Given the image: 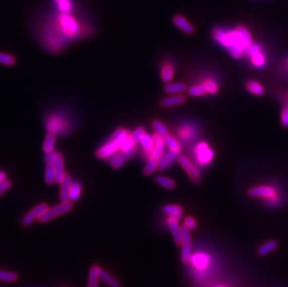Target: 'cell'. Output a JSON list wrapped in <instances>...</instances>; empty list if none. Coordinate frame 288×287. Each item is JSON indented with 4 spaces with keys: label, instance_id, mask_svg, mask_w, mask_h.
<instances>
[{
    "label": "cell",
    "instance_id": "cell-1",
    "mask_svg": "<svg viewBox=\"0 0 288 287\" xmlns=\"http://www.w3.org/2000/svg\"><path fill=\"white\" fill-rule=\"evenodd\" d=\"M213 36L218 43L226 47L234 59L243 57L246 49L253 43V39L249 30L245 26H239L235 29L225 30L216 28Z\"/></svg>",
    "mask_w": 288,
    "mask_h": 287
},
{
    "label": "cell",
    "instance_id": "cell-2",
    "mask_svg": "<svg viewBox=\"0 0 288 287\" xmlns=\"http://www.w3.org/2000/svg\"><path fill=\"white\" fill-rule=\"evenodd\" d=\"M131 136V133L126 129L119 128L105 145H103L95 152V156L98 159H108L110 156L117 153L121 149L122 143Z\"/></svg>",
    "mask_w": 288,
    "mask_h": 287
},
{
    "label": "cell",
    "instance_id": "cell-3",
    "mask_svg": "<svg viewBox=\"0 0 288 287\" xmlns=\"http://www.w3.org/2000/svg\"><path fill=\"white\" fill-rule=\"evenodd\" d=\"M72 209H73V204L70 201L66 203H61L60 205H55L46 211L45 213L39 217V221L41 223H46L62 215L69 213Z\"/></svg>",
    "mask_w": 288,
    "mask_h": 287
},
{
    "label": "cell",
    "instance_id": "cell-4",
    "mask_svg": "<svg viewBox=\"0 0 288 287\" xmlns=\"http://www.w3.org/2000/svg\"><path fill=\"white\" fill-rule=\"evenodd\" d=\"M182 243H181V260L183 263L189 262L192 255L191 235L189 230L183 225L181 226Z\"/></svg>",
    "mask_w": 288,
    "mask_h": 287
},
{
    "label": "cell",
    "instance_id": "cell-5",
    "mask_svg": "<svg viewBox=\"0 0 288 287\" xmlns=\"http://www.w3.org/2000/svg\"><path fill=\"white\" fill-rule=\"evenodd\" d=\"M195 155L200 164L206 165L213 160L215 153L206 142H202L198 144L195 148Z\"/></svg>",
    "mask_w": 288,
    "mask_h": 287
},
{
    "label": "cell",
    "instance_id": "cell-6",
    "mask_svg": "<svg viewBox=\"0 0 288 287\" xmlns=\"http://www.w3.org/2000/svg\"><path fill=\"white\" fill-rule=\"evenodd\" d=\"M177 160L179 162L181 167L186 171L188 177L190 178L193 183H199L201 180V172L199 171L198 167L194 165L191 162V160H189L188 158H186V156L180 155L177 157Z\"/></svg>",
    "mask_w": 288,
    "mask_h": 287
},
{
    "label": "cell",
    "instance_id": "cell-7",
    "mask_svg": "<svg viewBox=\"0 0 288 287\" xmlns=\"http://www.w3.org/2000/svg\"><path fill=\"white\" fill-rule=\"evenodd\" d=\"M49 209V206L45 203L35 206L31 210L26 214L25 217L22 218L21 224L23 227H29L32 225L37 219L39 220V217H41L46 211Z\"/></svg>",
    "mask_w": 288,
    "mask_h": 287
},
{
    "label": "cell",
    "instance_id": "cell-8",
    "mask_svg": "<svg viewBox=\"0 0 288 287\" xmlns=\"http://www.w3.org/2000/svg\"><path fill=\"white\" fill-rule=\"evenodd\" d=\"M137 151V147H133L129 150L126 151H121L119 153L114 155L110 160H109V164L113 168V169H120L122 168V166L124 165V163L130 160Z\"/></svg>",
    "mask_w": 288,
    "mask_h": 287
},
{
    "label": "cell",
    "instance_id": "cell-9",
    "mask_svg": "<svg viewBox=\"0 0 288 287\" xmlns=\"http://www.w3.org/2000/svg\"><path fill=\"white\" fill-rule=\"evenodd\" d=\"M275 194V189L269 185L255 186V187H251L248 190V195L253 198H273Z\"/></svg>",
    "mask_w": 288,
    "mask_h": 287
},
{
    "label": "cell",
    "instance_id": "cell-10",
    "mask_svg": "<svg viewBox=\"0 0 288 287\" xmlns=\"http://www.w3.org/2000/svg\"><path fill=\"white\" fill-rule=\"evenodd\" d=\"M178 221H179V218L169 216L168 219H167V224H168V227L173 234L174 242L177 245H181V243H182V231H181V226H180Z\"/></svg>",
    "mask_w": 288,
    "mask_h": 287
},
{
    "label": "cell",
    "instance_id": "cell-11",
    "mask_svg": "<svg viewBox=\"0 0 288 287\" xmlns=\"http://www.w3.org/2000/svg\"><path fill=\"white\" fill-rule=\"evenodd\" d=\"M53 167L55 171V182L61 184L66 174L64 172V160L63 154L57 152L55 160L53 161Z\"/></svg>",
    "mask_w": 288,
    "mask_h": 287
},
{
    "label": "cell",
    "instance_id": "cell-12",
    "mask_svg": "<svg viewBox=\"0 0 288 287\" xmlns=\"http://www.w3.org/2000/svg\"><path fill=\"white\" fill-rule=\"evenodd\" d=\"M186 102V97L183 94H171L166 98H163L160 102V106L161 108L164 109H169V108H173L181 106L184 103Z\"/></svg>",
    "mask_w": 288,
    "mask_h": 287
},
{
    "label": "cell",
    "instance_id": "cell-13",
    "mask_svg": "<svg viewBox=\"0 0 288 287\" xmlns=\"http://www.w3.org/2000/svg\"><path fill=\"white\" fill-rule=\"evenodd\" d=\"M61 26L63 27L64 32L68 35H74L79 30V26L77 22L66 13H64V16L61 18Z\"/></svg>",
    "mask_w": 288,
    "mask_h": 287
},
{
    "label": "cell",
    "instance_id": "cell-14",
    "mask_svg": "<svg viewBox=\"0 0 288 287\" xmlns=\"http://www.w3.org/2000/svg\"><path fill=\"white\" fill-rule=\"evenodd\" d=\"M173 22L174 26L187 35H191L195 31V29H194L191 24L185 17H183L180 14H176L173 16Z\"/></svg>",
    "mask_w": 288,
    "mask_h": 287
},
{
    "label": "cell",
    "instance_id": "cell-15",
    "mask_svg": "<svg viewBox=\"0 0 288 287\" xmlns=\"http://www.w3.org/2000/svg\"><path fill=\"white\" fill-rule=\"evenodd\" d=\"M72 183H73V181H72L70 174L66 173L64 180L61 183V189H60V201H61V203L69 202V192H70Z\"/></svg>",
    "mask_w": 288,
    "mask_h": 287
},
{
    "label": "cell",
    "instance_id": "cell-16",
    "mask_svg": "<svg viewBox=\"0 0 288 287\" xmlns=\"http://www.w3.org/2000/svg\"><path fill=\"white\" fill-rule=\"evenodd\" d=\"M178 154L173 152V151H167L164 152L163 155L160 157V161H159V166H158V170L160 171H163L167 168H169L171 164H173L174 160L177 159Z\"/></svg>",
    "mask_w": 288,
    "mask_h": 287
},
{
    "label": "cell",
    "instance_id": "cell-17",
    "mask_svg": "<svg viewBox=\"0 0 288 287\" xmlns=\"http://www.w3.org/2000/svg\"><path fill=\"white\" fill-rule=\"evenodd\" d=\"M100 269L101 268L96 264L90 267L87 287H98L100 280Z\"/></svg>",
    "mask_w": 288,
    "mask_h": 287
},
{
    "label": "cell",
    "instance_id": "cell-18",
    "mask_svg": "<svg viewBox=\"0 0 288 287\" xmlns=\"http://www.w3.org/2000/svg\"><path fill=\"white\" fill-rule=\"evenodd\" d=\"M187 89L186 84L183 82L167 83L164 90L168 94H179Z\"/></svg>",
    "mask_w": 288,
    "mask_h": 287
},
{
    "label": "cell",
    "instance_id": "cell-19",
    "mask_svg": "<svg viewBox=\"0 0 288 287\" xmlns=\"http://www.w3.org/2000/svg\"><path fill=\"white\" fill-rule=\"evenodd\" d=\"M159 161H160V158H158L154 155H150L148 158V160H147V164L144 167L143 173L145 175H151L158 169Z\"/></svg>",
    "mask_w": 288,
    "mask_h": 287
},
{
    "label": "cell",
    "instance_id": "cell-20",
    "mask_svg": "<svg viewBox=\"0 0 288 287\" xmlns=\"http://www.w3.org/2000/svg\"><path fill=\"white\" fill-rule=\"evenodd\" d=\"M245 89L254 95L262 96L265 93L264 87L256 80H248L245 83Z\"/></svg>",
    "mask_w": 288,
    "mask_h": 287
},
{
    "label": "cell",
    "instance_id": "cell-21",
    "mask_svg": "<svg viewBox=\"0 0 288 287\" xmlns=\"http://www.w3.org/2000/svg\"><path fill=\"white\" fill-rule=\"evenodd\" d=\"M189 261L191 262L192 265L196 266L199 268H205L207 267V264L209 262V257L205 254H196L191 255Z\"/></svg>",
    "mask_w": 288,
    "mask_h": 287
},
{
    "label": "cell",
    "instance_id": "cell-22",
    "mask_svg": "<svg viewBox=\"0 0 288 287\" xmlns=\"http://www.w3.org/2000/svg\"><path fill=\"white\" fill-rule=\"evenodd\" d=\"M162 211L163 213H165L168 216L171 217H175L179 218L182 217L183 215V208L177 205H166L162 207Z\"/></svg>",
    "mask_w": 288,
    "mask_h": 287
},
{
    "label": "cell",
    "instance_id": "cell-23",
    "mask_svg": "<svg viewBox=\"0 0 288 287\" xmlns=\"http://www.w3.org/2000/svg\"><path fill=\"white\" fill-rule=\"evenodd\" d=\"M139 143L141 144L142 147L147 151L148 155H150L153 152L155 145H154L153 137L151 135L145 133L142 135L141 139L139 141Z\"/></svg>",
    "mask_w": 288,
    "mask_h": 287
},
{
    "label": "cell",
    "instance_id": "cell-24",
    "mask_svg": "<svg viewBox=\"0 0 288 287\" xmlns=\"http://www.w3.org/2000/svg\"><path fill=\"white\" fill-rule=\"evenodd\" d=\"M163 138H164L165 144H166L167 147L169 148V150L173 151L175 153H179L180 151H181V145H180L179 142L173 137V135L168 134Z\"/></svg>",
    "mask_w": 288,
    "mask_h": 287
},
{
    "label": "cell",
    "instance_id": "cell-25",
    "mask_svg": "<svg viewBox=\"0 0 288 287\" xmlns=\"http://www.w3.org/2000/svg\"><path fill=\"white\" fill-rule=\"evenodd\" d=\"M155 182L166 189H173L175 187L174 180L164 175H157L155 177Z\"/></svg>",
    "mask_w": 288,
    "mask_h": 287
},
{
    "label": "cell",
    "instance_id": "cell-26",
    "mask_svg": "<svg viewBox=\"0 0 288 287\" xmlns=\"http://www.w3.org/2000/svg\"><path fill=\"white\" fill-rule=\"evenodd\" d=\"M173 74H174V70L173 67L171 64H165L163 65V67L161 68V72H160V77H161V80L164 83H170L173 79Z\"/></svg>",
    "mask_w": 288,
    "mask_h": 287
},
{
    "label": "cell",
    "instance_id": "cell-27",
    "mask_svg": "<svg viewBox=\"0 0 288 287\" xmlns=\"http://www.w3.org/2000/svg\"><path fill=\"white\" fill-rule=\"evenodd\" d=\"M55 141H56V136L55 134L52 133H49L46 135L44 143H43V151L45 153H49L54 150V146H55Z\"/></svg>",
    "mask_w": 288,
    "mask_h": 287
},
{
    "label": "cell",
    "instance_id": "cell-28",
    "mask_svg": "<svg viewBox=\"0 0 288 287\" xmlns=\"http://www.w3.org/2000/svg\"><path fill=\"white\" fill-rule=\"evenodd\" d=\"M277 242L274 240L268 241L267 243H263L262 245L257 250V253L259 255H267L272 251H274L277 248Z\"/></svg>",
    "mask_w": 288,
    "mask_h": 287
},
{
    "label": "cell",
    "instance_id": "cell-29",
    "mask_svg": "<svg viewBox=\"0 0 288 287\" xmlns=\"http://www.w3.org/2000/svg\"><path fill=\"white\" fill-rule=\"evenodd\" d=\"M81 190H82V187H81L80 183L77 182V181L73 182L72 185H71L70 192H69V201L72 202V203L77 202V200L80 197Z\"/></svg>",
    "mask_w": 288,
    "mask_h": 287
},
{
    "label": "cell",
    "instance_id": "cell-30",
    "mask_svg": "<svg viewBox=\"0 0 288 287\" xmlns=\"http://www.w3.org/2000/svg\"><path fill=\"white\" fill-rule=\"evenodd\" d=\"M100 279L105 281L109 287H121L120 281H117L114 277H112L102 268L100 269Z\"/></svg>",
    "mask_w": 288,
    "mask_h": 287
},
{
    "label": "cell",
    "instance_id": "cell-31",
    "mask_svg": "<svg viewBox=\"0 0 288 287\" xmlns=\"http://www.w3.org/2000/svg\"><path fill=\"white\" fill-rule=\"evenodd\" d=\"M187 92L190 96H194V97H200V96H205V94L208 93L205 84H199V85H195L192 86L189 89H187Z\"/></svg>",
    "mask_w": 288,
    "mask_h": 287
},
{
    "label": "cell",
    "instance_id": "cell-32",
    "mask_svg": "<svg viewBox=\"0 0 288 287\" xmlns=\"http://www.w3.org/2000/svg\"><path fill=\"white\" fill-rule=\"evenodd\" d=\"M55 182V171L53 163L46 164L45 168V183L47 185H51Z\"/></svg>",
    "mask_w": 288,
    "mask_h": 287
},
{
    "label": "cell",
    "instance_id": "cell-33",
    "mask_svg": "<svg viewBox=\"0 0 288 287\" xmlns=\"http://www.w3.org/2000/svg\"><path fill=\"white\" fill-rule=\"evenodd\" d=\"M151 125H152L154 131H155L157 134H160V136H162V137L166 136L167 134H169L166 126H165L162 122L158 121V120L153 121L152 123H151Z\"/></svg>",
    "mask_w": 288,
    "mask_h": 287
},
{
    "label": "cell",
    "instance_id": "cell-34",
    "mask_svg": "<svg viewBox=\"0 0 288 287\" xmlns=\"http://www.w3.org/2000/svg\"><path fill=\"white\" fill-rule=\"evenodd\" d=\"M249 58L252 61V64L256 65L257 67H261L265 64V56L263 55L262 51L255 52Z\"/></svg>",
    "mask_w": 288,
    "mask_h": 287
},
{
    "label": "cell",
    "instance_id": "cell-35",
    "mask_svg": "<svg viewBox=\"0 0 288 287\" xmlns=\"http://www.w3.org/2000/svg\"><path fill=\"white\" fill-rule=\"evenodd\" d=\"M19 276L16 273L0 270V281H8V282H15L18 280Z\"/></svg>",
    "mask_w": 288,
    "mask_h": 287
},
{
    "label": "cell",
    "instance_id": "cell-36",
    "mask_svg": "<svg viewBox=\"0 0 288 287\" xmlns=\"http://www.w3.org/2000/svg\"><path fill=\"white\" fill-rule=\"evenodd\" d=\"M16 63V58L4 52H0V64L11 66Z\"/></svg>",
    "mask_w": 288,
    "mask_h": 287
},
{
    "label": "cell",
    "instance_id": "cell-37",
    "mask_svg": "<svg viewBox=\"0 0 288 287\" xmlns=\"http://www.w3.org/2000/svg\"><path fill=\"white\" fill-rule=\"evenodd\" d=\"M205 87H206V89L208 91V93L210 94H217L218 91V83L216 82L214 79H211V78H208L206 79L205 82Z\"/></svg>",
    "mask_w": 288,
    "mask_h": 287
},
{
    "label": "cell",
    "instance_id": "cell-38",
    "mask_svg": "<svg viewBox=\"0 0 288 287\" xmlns=\"http://www.w3.org/2000/svg\"><path fill=\"white\" fill-rule=\"evenodd\" d=\"M57 3L58 8L60 12L63 13H68L72 9V3L70 0H55Z\"/></svg>",
    "mask_w": 288,
    "mask_h": 287
},
{
    "label": "cell",
    "instance_id": "cell-39",
    "mask_svg": "<svg viewBox=\"0 0 288 287\" xmlns=\"http://www.w3.org/2000/svg\"><path fill=\"white\" fill-rule=\"evenodd\" d=\"M146 133L145 128L139 126L136 128L135 131L131 134V137L133 138V140L135 141L136 143H139V141L141 139L142 135Z\"/></svg>",
    "mask_w": 288,
    "mask_h": 287
},
{
    "label": "cell",
    "instance_id": "cell-40",
    "mask_svg": "<svg viewBox=\"0 0 288 287\" xmlns=\"http://www.w3.org/2000/svg\"><path fill=\"white\" fill-rule=\"evenodd\" d=\"M136 144L137 143L135 141L133 140V138L130 136L128 139H126L122 143V147H121L120 150L121 151H126V150H129V149H131L133 147H136Z\"/></svg>",
    "mask_w": 288,
    "mask_h": 287
},
{
    "label": "cell",
    "instance_id": "cell-41",
    "mask_svg": "<svg viewBox=\"0 0 288 287\" xmlns=\"http://www.w3.org/2000/svg\"><path fill=\"white\" fill-rule=\"evenodd\" d=\"M184 226L189 230H195L197 228V223L192 217H186L184 219Z\"/></svg>",
    "mask_w": 288,
    "mask_h": 287
},
{
    "label": "cell",
    "instance_id": "cell-42",
    "mask_svg": "<svg viewBox=\"0 0 288 287\" xmlns=\"http://www.w3.org/2000/svg\"><path fill=\"white\" fill-rule=\"evenodd\" d=\"M11 186H12V182L8 179H5L2 182H0V196H2L3 193L9 190L11 188Z\"/></svg>",
    "mask_w": 288,
    "mask_h": 287
},
{
    "label": "cell",
    "instance_id": "cell-43",
    "mask_svg": "<svg viewBox=\"0 0 288 287\" xmlns=\"http://www.w3.org/2000/svg\"><path fill=\"white\" fill-rule=\"evenodd\" d=\"M281 122L284 128H288V107L282 109L281 115Z\"/></svg>",
    "mask_w": 288,
    "mask_h": 287
},
{
    "label": "cell",
    "instance_id": "cell-44",
    "mask_svg": "<svg viewBox=\"0 0 288 287\" xmlns=\"http://www.w3.org/2000/svg\"><path fill=\"white\" fill-rule=\"evenodd\" d=\"M45 154L46 164H51V163H53V161L55 160V157H56V154H57V152L53 150V151H51V152Z\"/></svg>",
    "mask_w": 288,
    "mask_h": 287
},
{
    "label": "cell",
    "instance_id": "cell-45",
    "mask_svg": "<svg viewBox=\"0 0 288 287\" xmlns=\"http://www.w3.org/2000/svg\"><path fill=\"white\" fill-rule=\"evenodd\" d=\"M7 179V173L4 171H0V182Z\"/></svg>",
    "mask_w": 288,
    "mask_h": 287
},
{
    "label": "cell",
    "instance_id": "cell-46",
    "mask_svg": "<svg viewBox=\"0 0 288 287\" xmlns=\"http://www.w3.org/2000/svg\"><path fill=\"white\" fill-rule=\"evenodd\" d=\"M216 287H226V286H224V285H218V286H216Z\"/></svg>",
    "mask_w": 288,
    "mask_h": 287
}]
</instances>
